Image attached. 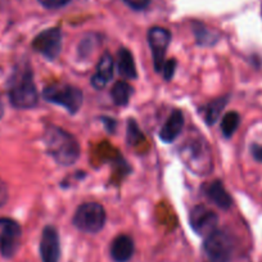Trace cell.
Listing matches in <instances>:
<instances>
[{
    "instance_id": "22",
    "label": "cell",
    "mask_w": 262,
    "mask_h": 262,
    "mask_svg": "<svg viewBox=\"0 0 262 262\" xmlns=\"http://www.w3.org/2000/svg\"><path fill=\"white\" fill-rule=\"evenodd\" d=\"M176 60L175 59H168L166 60L165 64H163L162 67V74H163V77H165L166 81H170L171 79L173 77V75H175V71H176Z\"/></svg>"
},
{
    "instance_id": "9",
    "label": "cell",
    "mask_w": 262,
    "mask_h": 262,
    "mask_svg": "<svg viewBox=\"0 0 262 262\" xmlns=\"http://www.w3.org/2000/svg\"><path fill=\"white\" fill-rule=\"evenodd\" d=\"M171 41V32L163 27H152L148 31V42H149L150 50L153 55V63L157 72L162 71V67L165 64V57L167 48Z\"/></svg>"
},
{
    "instance_id": "25",
    "label": "cell",
    "mask_w": 262,
    "mask_h": 262,
    "mask_svg": "<svg viewBox=\"0 0 262 262\" xmlns=\"http://www.w3.org/2000/svg\"><path fill=\"white\" fill-rule=\"evenodd\" d=\"M8 198H9L8 188H7L6 183L0 179V207H3V206L6 205Z\"/></svg>"
},
{
    "instance_id": "11",
    "label": "cell",
    "mask_w": 262,
    "mask_h": 262,
    "mask_svg": "<svg viewBox=\"0 0 262 262\" xmlns=\"http://www.w3.org/2000/svg\"><path fill=\"white\" fill-rule=\"evenodd\" d=\"M40 256L42 262H59V236L54 226H45L42 230L40 239Z\"/></svg>"
},
{
    "instance_id": "14",
    "label": "cell",
    "mask_w": 262,
    "mask_h": 262,
    "mask_svg": "<svg viewBox=\"0 0 262 262\" xmlns=\"http://www.w3.org/2000/svg\"><path fill=\"white\" fill-rule=\"evenodd\" d=\"M184 126V115L180 111H173L162 126L160 131V138L165 143H172L181 134Z\"/></svg>"
},
{
    "instance_id": "12",
    "label": "cell",
    "mask_w": 262,
    "mask_h": 262,
    "mask_svg": "<svg viewBox=\"0 0 262 262\" xmlns=\"http://www.w3.org/2000/svg\"><path fill=\"white\" fill-rule=\"evenodd\" d=\"M113 72H115V60L110 53H104L98 63L97 72L92 79V85L95 89H103L113 77Z\"/></svg>"
},
{
    "instance_id": "16",
    "label": "cell",
    "mask_w": 262,
    "mask_h": 262,
    "mask_svg": "<svg viewBox=\"0 0 262 262\" xmlns=\"http://www.w3.org/2000/svg\"><path fill=\"white\" fill-rule=\"evenodd\" d=\"M117 66L118 72L123 79L134 80L138 77L137 64L133 54L126 48H121L117 53Z\"/></svg>"
},
{
    "instance_id": "2",
    "label": "cell",
    "mask_w": 262,
    "mask_h": 262,
    "mask_svg": "<svg viewBox=\"0 0 262 262\" xmlns=\"http://www.w3.org/2000/svg\"><path fill=\"white\" fill-rule=\"evenodd\" d=\"M9 100L18 110H30L36 107L39 93L35 85L34 76L30 69L18 71L11 80L8 90Z\"/></svg>"
},
{
    "instance_id": "1",
    "label": "cell",
    "mask_w": 262,
    "mask_h": 262,
    "mask_svg": "<svg viewBox=\"0 0 262 262\" xmlns=\"http://www.w3.org/2000/svg\"><path fill=\"white\" fill-rule=\"evenodd\" d=\"M44 144L48 153L62 166H71L79 160L80 145L77 140L63 128L49 126L45 130Z\"/></svg>"
},
{
    "instance_id": "27",
    "label": "cell",
    "mask_w": 262,
    "mask_h": 262,
    "mask_svg": "<svg viewBox=\"0 0 262 262\" xmlns=\"http://www.w3.org/2000/svg\"><path fill=\"white\" fill-rule=\"evenodd\" d=\"M3 113H4V108H3V104H2V103H0V117H2V116H3Z\"/></svg>"
},
{
    "instance_id": "26",
    "label": "cell",
    "mask_w": 262,
    "mask_h": 262,
    "mask_svg": "<svg viewBox=\"0 0 262 262\" xmlns=\"http://www.w3.org/2000/svg\"><path fill=\"white\" fill-rule=\"evenodd\" d=\"M251 152L254 160L258 161V162H262V145L253 144L251 147Z\"/></svg>"
},
{
    "instance_id": "7",
    "label": "cell",
    "mask_w": 262,
    "mask_h": 262,
    "mask_svg": "<svg viewBox=\"0 0 262 262\" xmlns=\"http://www.w3.org/2000/svg\"><path fill=\"white\" fill-rule=\"evenodd\" d=\"M22 229L17 221L0 217V253L6 258H11L18 251L21 243Z\"/></svg>"
},
{
    "instance_id": "3",
    "label": "cell",
    "mask_w": 262,
    "mask_h": 262,
    "mask_svg": "<svg viewBox=\"0 0 262 262\" xmlns=\"http://www.w3.org/2000/svg\"><path fill=\"white\" fill-rule=\"evenodd\" d=\"M42 97L47 102L60 105L72 115H75L81 108L84 100V94L81 90L69 84L49 85L42 92Z\"/></svg>"
},
{
    "instance_id": "10",
    "label": "cell",
    "mask_w": 262,
    "mask_h": 262,
    "mask_svg": "<svg viewBox=\"0 0 262 262\" xmlns=\"http://www.w3.org/2000/svg\"><path fill=\"white\" fill-rule=\"evenodd\" d=\"M191 229L198 235L208 236L211 233L217 230L219 217L212 210L207 208L203 205H198L191 210L190 217H189Z\"/></svg>"
},
{
    "instance_id": "15",
    "label": "cell",
    "mask_w": 262,
    "mask_h": 262,
    "mask_svg": "<svg viewBox=\"0 0 262 262\" xmlns=\"http://www.w3.org/2000/svg\"><path fill=\"white\" fill-rule=\"evenodd\" d=\"M206 195L212 203L223 210H229L233 206V198L220 180H215L205 188Z\"/></svg>"
},
{
    "instance_id": "17",
    "label": "cell",
    "mask_w": 262,
    "mask_h": 262,
    "mask_svg": "<svg viewBox=\"0 0 262 262\" xmlns=\"http://www.w3.org/2000/svg\"><path fill=\"white\" fill-rule=\"evenodd\" d=\"M111 95L116 105H126L133 95V88L126 81H117L113 85Z\"/></svg>"
},
{
    "instance_id": "6",
    "label": "cell",
    "mask_w": 262,
    "mask_h": 262,
    "mask_svg": "<svg viewBox=\"0 0 262 262\" xmlns=\"http://www.w3.org/2000/svg\"><path fill=\"white\" fill-rule=\"evenodd\" d=\"M205 252L211 262H230L233 256V242L226 233L215 230L206 236Z\"/></svg>"
},
{
    "instance_id": "24",
    "label": "cell",
    "mask_w": 262,
    "mask_h": 262,
    "mask_svg": "<svg viewBox=\"0 0 262 262\" xmlns=\"http://www.w3.org/2000/svg\"><path fill=\"white\" fill-rule=\"evenodd\" d=\"M123 2H125L126 6L130 7L134 11H144L149 7L152 0H123Z\"/></svg>"
},
{
    "instance_id": "19",
    "label": "cell",
    "mask_w": 262,
    "mask_h": 262,
    "mask_svg": "<svg viewBox=\"0 0 262 262\" xmlns=\"http://www.w3.org/2000/svg\"><path fill=\"white\" fill-rule=\"evenodd\" d=\"M241 123V116L236 112H229L221 121V130L225 138H231Z\"/></svg>"
},
{
    "instance_id": "18",
    "label": "cell",
    "mask_w": 262,
    "mask_h": 262,
    "mask_svg": "<svg viewBox=\"0 0 262 262\" xmlns=\"http://www.w3.org/2000/svg\"><path fill=\"white\" fill-rule=\"evenodd\" d=\"M226 103H228L226 98H219V99L212 100V102L206 107L205 120L208 125H213V123L217 121V118L220 117L221 111L225 108Z\"/></svg>"
},
{
    "instance_id": "20",
    "label": "cell",
    "mask_w": 262,
    "mask_h": 262,
    "mask_svg": "<svg viewBox=\"0 0 262 262\" xmlns=\"http://www.w3.org/2000/svg\"><path fill=\"white\" fill-rule=\"evenodd\" d=\"M194 32H195L196 41L200 42L201 45L215 44L216 37L213 36L212 32L208 31L207 27H205L203 25H195V26H194Z\"/></svg>"
},
{
    "instance_id": "23",
    "label": "cell",
    "mask_w": 262,
    "mask_h": 262,
    "mask_svg": "<svg viewBox=\"0 0 262 262\" xmlns=\"http://www.w3.org/2000/svg\"><path fill=\"white\" fill-rule=\"evenodd\" d=\"M71 0H39V3L47 9H59L66 7Z\"/></svg>"
},
{
    "instance_id": "13",
    "label": "cell",
    "mask_w": 262,
    "mask_h": 262,
    "mask_svg": "<svg viewBox=\"0 0 262 262\" xmlns=\"http://www.w3.org/2000/svg\"><path fill=\"white\" fill-rule=\"evenodd\" d=\"M134 241L128 235L121 234L111 244V257L115 262H127L134 254Z\"/></svg>"
},
{
    "instance_id": "4",
    "label": "cell",
    "mask_w": 262,
    "mask_h": 262,
    "mask_svg": "<svg viewBox=\"0 0 262 262\" xmlns=\"http://www.w3.org/2000/svg\"><path fill=\"white\" fill-rule=\"evenodd\" d=\"M105 211L97 202H86L80 206L74 216V225L84 233L95 234L104 228Z\"/></svg>"
},
{
    "instance_id": "8",
    "label": "cell",
    "mask_w": 262,
    "mask_h": 262,
    "mask_svg": "<svg viewBox=\"0 0 262 262\" xmlns=\"http://www.w3.org/2000/svg\"><path fill=\"white\" fill-rule=\"evenodd\" d=\"M62 41L63 36L60 29L53 27V29H47L40 32L32 41V47L47 59L54 60L60 54Z\"/></svg>"
},
{
    "instance_id": "5",
    "label": "cell",
    "mask_w": 262,
    "mask_h": 262,
    "mask_svg": "<svg viewBox=\"0 0 262 262\" xmlns=\"http://www.w3.org/2000/svg\"><path fill=\"white\" fill-rule=\"evenodd\" d=\"M181 158L185 161L189 168L195 171V173L207 175L212 170V162H211V155L203 142H191L181 150Z\"/></svg>"
},
{
    "instance_id": "21",
    "label": "cell",
    "mask_w": 262,
    "mask_h": 262,
    "mask_svg": "<svg viewBox=\"0 0 262 262\" xmlns=\"http://www.w3.org/2000/svg\"><path fill=\"white\" fill-rule=\"evenodd\" d=\"M143 139V134L142 131H140L139 126L137 125L134 120L128 121V126H127V142L128 144L135 145L139 143V140Z\"/></svg>"
}]
</instances>
